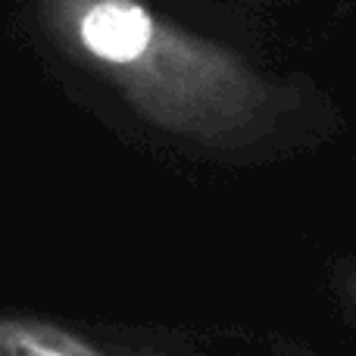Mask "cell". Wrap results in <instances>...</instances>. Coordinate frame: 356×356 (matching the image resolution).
I'll return each instance as SVG.
<instances>
[{"instance_id": "obj_2", "label": "cell", "mask_w": 356, "mask_h": 356, "mask_svg": "<svg viewBox=\"0 0 356 356\" xmlns=\"http://www.w3.org/2000/svg\"><path fill=\"white\" fill-rule=\"evenodd\" d=\"M0 356H104L54 322L0 316Z\"/></svg>"}, {"instance_id": "obj_3", "label": "cell", "mask_w": 356, "mask_h": 356, "mask_svg": "<svg viewBox=\"0 0 356 356\" xmlns=\"http://www.w3.org/2000/svg\"><path fill=\"white\" fill-rule=\"evenodd\" d=\"M334 288H338L347 316L356 322V259L353 263H341L334 269Z\"/></svg>"}, {"instance_id": "obj_1", "label": "cell", "mask_w": 356, "mask_h": 356, "mask_svg": "<svg viewBox=\"0 0 356 356\" xmlns=\"http://www.w3.org/2000/svg\"><path fill=\"white\" fill-rule=\"evenodd\" d=\"M31 19L50 54L104 88L125 116L197 154L284 147L313 104L307 85L278 79L147 0H31Z\"/></svg>"}]
</instances>
